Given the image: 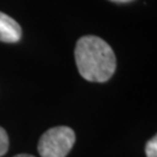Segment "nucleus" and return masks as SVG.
Segmentation results:
<instances>
[{
  "label": "nucleus",
  "instance_id": "obj_7",
  "mask_svg": "<svg viewBox=\"0 0 157 157\" xmlns=\"http://www.w3.org/2000/svg\"><path fill=\"white\" fill-rule=\"evenodd\" d=\"M14 157H35V156H32V155H27V154H20V155H17V156Z\"/></svg>",
  "mask_w": 157,
  "mask_h": 157
},
{
  "label": "nucleus",
  "instance_id": "obj_2",
  "mask_svg": "<svg viewBox=\"0 0 157 157\" xmlns=\"http://www.w3.org/2000/svg\"><path fill=\"white\" fill-rule=\"evenodd\" d=\"M76 135L65 126L48 129L41 136L37 150L41 157H65L72 149Z\"/></svg>",
  "mask_w": 157,
  "mask_h": 157
},
{
  "label": "nucleus",
  "instance_id": "obj_3",
  "mask_svg": "<svg viewBox=\"0 0 157 157\" xmlns=\"http://www.w3.org/2000/svg\"><path fill=\"white\" fill-rule=\"evenodd\" d=\"M22 30L20 25L7 14L0 12V42L17 43L21 39Z\"/></svg>",
  "mask_w": 157,
  "mask_h": 157
},
{
  "label": "nucleus",
  "instance_id": "obj_4",
  "mask_svg": "<svg viewBox=\"0 0 157 157\" xmlns=\"http://www.w3.org/2000/svg\"><path fill=\"white\" fill-rule=\"evenodd\" d=\"M10 146V141H8V135L6 133V130L2 127H0V157L4 156Z\"/></svg>",
  "mask_w": 157,
  "mask_h": 157
},
{
  "label": "nucleus",
  "instance_id": "obj_1",
  "mask_svg": "<svg viewBox=\"0 0 157 157\" xmlns=\"http://www.w3.org/2000/svg\"><path fill=\"white\" fill-rule=\"evenodd\" d=\"M75 59L80 76L89 82L105 83L117 69V57L111 45L93 35H86L77 41Z\"/></svg>",
  "mask_w": 157,
  "mask_h": 157
},
{
  "label": "nucleus",
  "instance_id": "obj_6",
  "mask_svg": "<svg viewBox=\"0 0 157 157\" xmlns=\"http://www.w3.org/2000/svg\"><path fill=\"white\" fill-rule=\"evenodd\" d=\"M113 2H129V1H133V0H109Z\"/></svg>",
  "mask_w": 157,
  "mask_h": 157
},
{
  "label": "nucleus",
  "instance_id": "obj_5",
  "mask_svg": "<svg viewBox=\"0 0 157 157\" xmlns=\"http://www.w3.org/2000/svg\"><path fill=\"white\" fill-rule=\"evenodd\" d=\"M147 157H157V137L154 136L152 139L147 142L146 144Z\"/></svg>",
  "mask_w": 157,
  "mask_h": 157
}]
</instances>
